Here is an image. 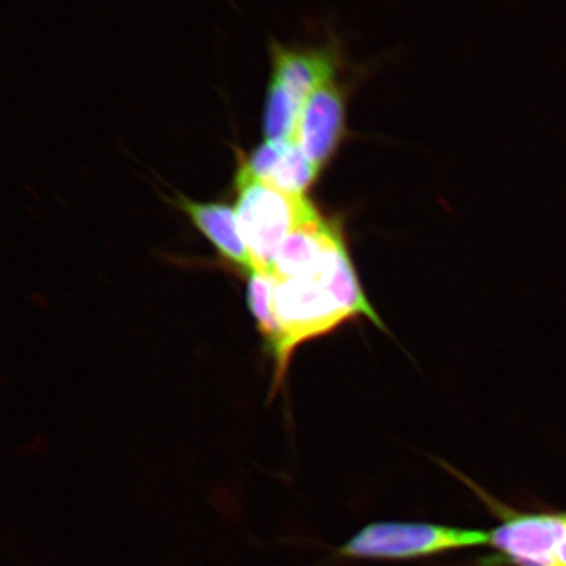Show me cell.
Here are the masks:
<instances>
[{
	"mask_svg": "<svg viewBox=\"0 0 566 566\" xmlns=\"http://www.w3.org/2000/svg\"><path fill=\"white\" fill-rule=\"evenodd\" d=\"M272 303L280 327V344L273 354L277 384L300 345L329 334L352 318L367 317L386 331L360 286L345 242L336 245L313 272L275 280Z\"/></svg>",
	"mask_w": 566,
	"mask_h": 566,
	"instance_id": "obj_1",
	"label": "cell"
},
{
	"mask_svg": "<svg viewBox=\"0 0 566 566\" xmlns=\"http://www.w3.org/2000/svg\"><path fill=\"white\" fill-rule=\"evenodd\" d=\"M237 216L250 250L254 271L272 275L275 254L283 240L321 212L304 195H290L266 186L247 171L242 163L235 176Z\"/></svg>",
	"mask_w": 566,
	"mask_h": 566,
	"instance_id": "obj_2",
	"label": "cell"
},
{
	"mask_svg": "<svg viewBox=\"0 0 566 566\" xmlns=\"http://www.w3.org/2000/svg\"><path fill=\"white\" fill-rule=\"evenodd\" d=\"M490 544L484 530L433 523L375 522L359 530L337 549L346 560L406 562Z\"/></svg>",
	"mask_w": 566,
	"mask_h": 566,
	"instance_id": "obj_3",
	"label": "cell"
},
{
	"mask_svg": "<svg viewBox=\"0 0 566 566\" xmlns=\"http://www.w3.org/2000/svg\"><path fill=\"white\" fill-rule=\"evenodd\" d=\"M502 522L490 531L495 554L490 565L557 566L556 551L566 535L565 514H522L501 507Z\"/></svg>",
	"mask_w": 566,
	"mask_h": 566,
	"instance_id": "obj_4",
	"label": "cell"
},
{
	"mask_svg": "<svg viewBox=\"0 0 566 566\" xmlns=\"http://www.w3.org/2000/svg\"><path fill=\"white\" fill-rule=\"evenodd\" d=\"M345 127L343 92L334 82L316 88L303 102L295 140L322 168L335 153Z\"/></svg>",
	"mask_w": 566,
	"mask_h": 566,
	"instance_id": "obj_5",
	"label": "cell"
},
{
	"mask_svg": "<svg viewBox=\"0 0 566 566\" xmlns=\"http://www.w3.org/2000/svg\"><path fill=\"white\" fill-rule=\"evenodd\" d=\"M342 242L344 238L337 226L323 217L303 224L283 240L275 254L272 275L275 280H282L313 272Z\"/></svg>",
	"mask_w": 566,
	"mask_h": 566,
	"instance_id": "obj_6",
	"label": "cell"
},
{
	"mask_svg": "<svg viewBox=\"0 0 566 566\" xmlns=\"http://www.w3.org/2000/svg\"><path fill=\"white\" fill-rule=\"evenodd\" d=\"M177 205L187 212L192 222L200 229L219 253L238 265L248 275L254 272L250 250L244 242L235 209L219 202H195L180 197Z\"/></svg>",
	"mask_w": 566,
	"mask_h": 566,
	"instance_id": "obj_7",
	"label": "cell"
},
{
	"mask_svg": "<svg viewBox=\"0 0 566 566\" xmlns=\"http://www.w3.org/2000/svg\"><path fill=\"white\" fill-rule=\"evenodd\" d=\"M335 60L325 51H293L273 44V80L303 104L311 92L332 82Z\"/></svg>",
	"mask_w": 566,
	"mask_h": 566,
	"instance_id": "obj_8",
	"label": "cell"
},
{
	"mask_svg": "<svg viewBox=\"0 0 566 566\" xmlns=\"http://www.w3.org/2000/svg\"><path fill=\"white\" fill-rule=\"evenodd\" d=\"M302 104L272 77L266 92L263 130L265 140L293 142Z\"/></svg>",
	"mask_w": 566,
	"mask_h": 566,
	"instance_id": "obj_9",
	"label": "cell"
},
{
	"mask_svg": "<svg viewBox=\"0 0 566 566\" xmlns=\"http://www.w3.org/2000/svg\"><path fill=\"white\" fill-rule=\"evenodd\" d=\"M318 167L307 157L298 142L290 144L285 155L263 181L266 186L290 195H303L318 172Z\"/></svg>",
	"mask_w": 566,
	"mask_h": 566,
	"instance_id": "obj_10",
	"label": "cell"
},
{
	"mask_svg": "<svg viewBox=\"0 0 566 566\" xmlns=\"http://www.w3.org/2000/svg\"><path fill=\"white\" fill-rule=\"evenodd\" d=\"M274 277L261 272L248 275V306L272 356L280 344V327L273 311Z\"/></svg>",
	"mask_w": 566,
	"mask_h": 566,
	"instance_id": "obj_11",
	"label": "cell"
},
{
	"mask_svg": "<svg viewBox=\"0 0 566 566\" xmlns=\"http://www.w3.org/2000/svg\"><path fill=\"white\" fill-rule=\"evenodd\" d=\"M290 144L292 142L265 140L264 144L254 148L250 157H240L239 163H242L247 171L253 177L264 181L285 155Z\"/></svg>",
	"mask_w": 566,
	"mask_h": 566,
	"instance_id": "obj_12",
	"label": "cell"
}]
</instances>
